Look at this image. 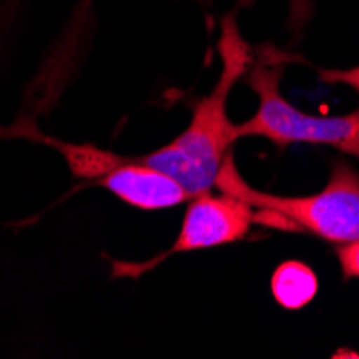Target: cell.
Returning a JSON list of instances; mask_svg holds the SVG:
<instances>
[{"instance_id":"277c9868","label":"cell","mask_w":359,"mask_h":359,"mask_svg":"<svg viewBox=\"0 0 359 359\" xmlns=\"http://www.w3.org/2000/svg\"><path fill=\"white\" fill-rule=\"evenodd\" d=\"M258 224V209L233 194L203 191L189 198L181 231L168 254L211 250L248 237Z\"/></svg>"},{"instance_id":"6da1fadb","label":"cell","mask_w":359,"mask_h":359,"mask_svg":"<svg viewBox=\"0 0 359 359\" xmlns=\"http://www.w3.org/2000/svg\"><path fill=\"white\" fill-rule=\"evenodd\" d=\"M219 56V80L207 97H201L191 106L187 127L168 144L138 157L142 164L175 177L189 196L215 187L226 157L233 155V144L239 140V125L228 116V97L233 86L250 72L254 56L248 41L239 35L235 15L222 22Z\"/></svg>"},{"instance_id":"7a4b0ae2","label":"cell","mask_w":359,"mask_h":359,"mask_svg":"<svg viewBox=\"0 0 359 359\" xmlns=\"http://www.w3.org/2000/svg\"><path fill=\"white\" fill-rule=\"evenodd\" d=\"M215 187L256 207L258 224L306 233L332 245L359 239V170L346 159L334 161L323 189L308 196H280L254 189L239 175L233 155H228Z\"/></svg>"},{"instance_id":"8992f818","label":"cell","mask_w":359,"mask_h":359,"mask_svg":"<svg viewBox=\"0 0 359 359\" xmlns=\"http://www.w3.org/2000/svg\"><path fill=\"white\" fill-rule=\"evenodd\" d=\"M271 297L284 310H304L318 295V276L302 260H284L269 280Z\"/></svg>"},{"instance_id":"3957f363","label":"cell","mask_w":359,"mask_h":359,"mask_svg":"<svg viewBox=\"0 0 359 359\" xmlns=\"http://www.w3.org/2000/svg\"><path fill=\"white\" fill-rule=\"evenodd\" d=\"M282 60H260L248 74V84L258 97L256 112L239 123V138H265L278 149L290 144L334 147L359 159V108L340 116L310 114L292 106L280 93Z\"/></svg>"},{"instance_id":"5b68a950","label":"cell","mask_w":359,"mask_h":359,"mask_svg":"<svg viewBox=\"0 0 359 359\" xmlns=\"http://www.w3.org/2000/svg\"><path fill=\"white\" fill-rule=\"evenodd\" d=\"M97 185H104L118 201L142 211L170 209L191 198L175 177L142 164L138 157H123L121 166L104 175Z\"/></svg>"},{"instance_id":"ba28073f","label":"cell","mask_w":359,"mask_h":359,"mask_svg":"<svg viewBox=\"0 0 359 359\" xmlns=\"http://www.w3.org/2000/svg\"><path fill=\"white\" fill-rule=\"evenodd\" d=\"M336 256L340 263V271L344 280H359V239L336 245Z\"/></svg>"},{"instance_id":"9c48e42d","label":"cell","mask_w":359,"mask_h":359,"mask_svg":"<svg viewBox=\"0 0 359 359\" xmlns=\"http://www.w3.org/2000/svg\"><path fill=\"white\" fill-rule=\"evenodd\" d=\"M318 76L325 82L344 84L359 95V65H355V67H351V69H318Z\"/></svg>"},{"instance_id":"52a82bcc","label":"cell","mask_w":359,"mask_h":359,"mask_svg":"<svg viewBox=\"0 0 359 359\" xmlns=\"http://www.w3.org/2000/svg\"><path fill=\"white\" fill-rule=\"evenodd\" d=\"M46 142L60 151V155L67 159L69 170L78 179L100 181L104 175L121 166V161H123V155H116L106 149H97L93 144H72V142H58V140H46Z\"/></svg>"}]
</instances>
